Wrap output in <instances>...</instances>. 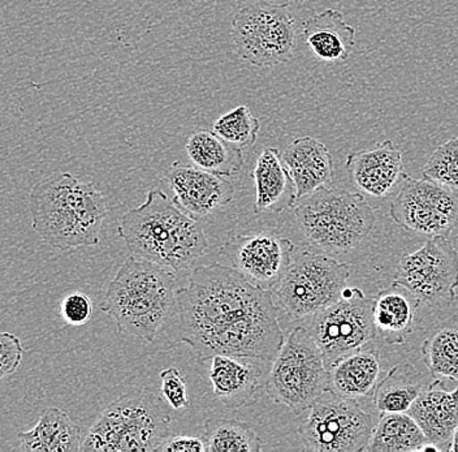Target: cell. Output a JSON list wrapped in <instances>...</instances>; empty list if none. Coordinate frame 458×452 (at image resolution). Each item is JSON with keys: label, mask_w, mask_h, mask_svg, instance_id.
<instances>
[{"label": "cell", "mask_w": 458, "mask_h": 452, "mask_svg": "<svg viewBox=\"0 0 458 452\" xmlns=\"http://www.w3.org/2000/svg\"><path fill=\"white\" fill-rule=\"evenodd\" d=\"M165 326L172 345H188L199 362L229 354L272 364L285 342L271 291L220 263L191 271Z\"/></svg>", "instance_id": "obj_1"}, {"label": "cell", "mask_w": 458, "mask_h": 452, "mask_svg": "<svg viewBox=\"0 0 458 452\" xmlns=\"http://www.w3.org/2000/svg\"><path fill=\"white\" fill-rule=\"evenodd\" d=\"M29 211L31 227L43 242L65 253L99 244L108 209L94 184L56 173L31 188Z\"/></svg>", "instance_id": "obj_2"}, {"label": "cell", "mask_w": 458, "mask_h": 452, "mask_svg": "<svg viewBox=\"0 0 458 452\" xmlns=\"http://www.w3.org/2000/svg\"><path fill=\"white\" fill-rule=\"evenodd\" d=\"M117 233L131 256L174 273L188 270L208 253V242L199 219L159 190L148 192L141 206L123 214Z\"/></svg>", "instance_id": "obj_3"}, {"label": "cell", "mask_w": 458, "mask_h": 452, "mask_svg": "<svg viewBox=\"0 0 458 452\" xmlns=\"http://www.w3.org/2000/svg\"><path fill=\"white\" fill-rule=\"evenodd\" d=\"M174 274L157 263L128 257L108 285L99 309L114 320L119 333L154 343L176 304Z\"/></svg>", "instance_id": "obj_4"}, {"label": "cell", "mask_w": 458, "mask_h": 452, "mask_svg": "<svg viewBox=\"0 0 458 452\" xmlns=\"http://www.w3.org/2000/svg\"><path fill=\"white\" fill-rule=\"evenodd\" d=\"M171 422L156 395L129 391L99 414L82 439L81 451H157L171 437Z\"/></svg>", "instance_id": "obj_5"}, {"label": "cell", "mask_w": 458, "mask_h": 452, "mask_svg": "<svg viewBox=\"0 0 458 452\" xmlns=\"http://www.w3.org/2000/svg\"><path fill=\"white\" fill-rule=\"evenodd\" d=\"M294 213L306 239L327 254L353 251L377 222L363 194L331 185L300 199Z\"/></svg>", "instance_id": "obj_6"}, {"label": "cell", "mask_w": 458, "mask_h": 452, "mask_svg": "<svg viewBox=\"0 0 458 452\" xmlns=\"http://www.w3.org/2000/svg\"><path fill=\"white\" fill-rule=\"evenodd\" d=\"M328 368L308 328H294L272 362L265 383L268 397L300 416L328 393Z\"/></svg>", "instance_id": "obj_7"}, {"label": "cell", "mask_w": 458, "mask_h": 452, "mask_svg": "<svg viewBox=\"0 0 458 452\" xmlns=\"http://www.w3.org/2000/svg\"><path fill=\"white\" fill-rule=\"evenodd\" d=\"M349 276L346 263L302 251L293 256L274 294L291 319H308L342 299Z\"/></svg>", "instance_id": "obj_8"}, {"label": "cell", "mask_w": 458, "mask_h": 452, "mask_svg": "<svg viewBox=\"0 0 458 452\" xmlns=\"http://www.w3.org/2000/svg\"><path fill=\"white\" fill-rule=\"evenodd\" d=\"M231 31L240 58L256 67L284 64L296 48V24L288 4L250 3L233 16Z\"/></svg>", "instance_id": "obj_9"}, {"label": "cell", "mask_w": 458, "mask_h": 452, "mask_svg": "<svg viewBox=\"0 0 458 452\" xmlns=\"http://www.w3.org/2000/svg\"><path fill=\"white\" fill-rule=\"evenodd\" d=\"M375 422L356 399L335 397L318 400L299 433L306 450L315 452L366 451Z\"/></svg>", "instance_id": "obj_10"}, {"label": "cell", "mask_w": 458, "mask_h": 452, "mask_svg": "<svg viewBox=\"0 0 458 452\" xmlns=\"http://www.w3.org/2000/svg\"><path fill=\"white\" fill-rule=\"evenodd\" d=\"M372 305L374 297H369L360 288L346 287L339 302L314 314L308 328L319 345L327 368L377 337Z\"/></svg>", "instance_id": "obj_11"}, {"label": "cell", "mask_w": 458, "mask_h": 452, "mask_svg": "<svg viewBox=\"0 0 458 452\" xmlns=\"http://www.w3.org/2000/svg\"><path fill=\"white\" fill-rule=\"evenodd\" d=\"M394 282L428 307L452 304L458 288L456 248L446 237H429L422 248L401 256Z\"/></svg>", "instance_id": "obj_12"}, {"label": "cell", "mask_w": 458, "mask_h": 452, "mask_svg": "<svg viewBox=\"0 0 458 452\" xmlns=\"http://www.w3.org/2000/svg\"><path fill=\"white\" fill-rule=\"evenodd\" d=\"M403 187L389 209V217L411 233L446 237L458 227V191L423 176L403 174Z\"/></svg>", "instance_id": "obj_13"}, {"label": "cell", "mask_w": 458, "mask_h": 452, "mask_svg": "<svg viewBox=\"0 0 458 452\" xmlns=\"http://www.w3.org/2000/svg\"><path fill=\"white\" fill-rule=\"evenodd\" d=\"M220 256L258 287L275 291L293 260L294 244L277 234L237 235L223 245Z\"/></svg>", "instance_id": "obj_14"}, {"label": "cell", "mask_w": 458, "mask_h": 452, "mask_svg": "<svg viewBox=\"0 0 458 452\" xmlns=\"http://www.w3.org/2000/svg\"><path fill=\"white\" fill-rule=\"evenodd\" d=\"M165 182L174 192V204L196 219L215 213L234 199L231 182L194 165L174 162Z\"/></svg>", "instance_id": "obj_15"}, {"label": "cell", "mask_w": 458, "mask_h": 452, "mask_svg": "<svg viewBox=\"0 0 458 452\" xmlns=\"http://www.w3.org/2000/svg\"><path fill=\"white\" fill-rule=\"evenodd\" d=\"M408 414L422 429L428 443L439 451L451 450L458 426V386L449 390L443 380H435L417 397Z\"/></svg>", "instance_id": "obj_16"}, {"label": "cell", "mask_w": 458, "mask_h": 452, "mask_svg": "<svg viewBox=\"0 0 458 452\" xmlns=\"http://www.w3.org/2000/svg\"><path fill=\"white\" fill-rule=\"evenodd\" d=\"M346 168L354 184L372 197H386L403 176V154L392 140L349 154Z\"/></svg>", "instance_id": "obj_17"}, {"label": "cell", "mask_w": 458, "mask_h": 452, "mask_svg": "<svg viewBox=\"0 0 458 452\" xmlns=\"http://www.w3.org/2000/svg\"><path fill=\"white\" fill-rule=\"evenodd\" d=\"M250 357L217 354L211 359L210 376L215 397L227 408L250 405L256 399L263 374Z\"/></svg>", "instance_id": "obj_18"}, {"label": "cell", "mask_w": 458, "mask_h": 452, "mask_svg": "<svg viewBox=\"0 0 458 452\" xmlns=\"http://www.w3.org/2000/svg\"><path fill=\"white\" fill-rule=\"evenodd\" d=\"M294 185L297 199L332 184L334 158L328 146L310 136L293 140L282 154Z\"/></svg>", "instance_id": "obj_19"}, {"label": "cell", "mask_w": 458, "mask_h": 452, "mask_svg": "<svg viewBox=\"0 0 458 452\" xmlns=\"http://www.w3.org/2000/svg\"><path fill=\"white\" fill-rule=\"evenodd\" d=\"M251 177L256 183V213L279 214L294 208L299 201L296 185L279 149L266 148L262 151Z\"/></svg>", "instance_id": "obj_20"}, {"label": "cell", "mask_w": 458, "mask_h": 452, "mask_svg": "<svg viewBox=\"0 0 458 452\" xmlns=\"http://www.w3.org/2000/svg\"><path fill=\"white\" fill-rule=\"evenodd\" d=\"M420 304L422 303L408 288L396 282L377 292L372 305L377 337L389 345H403L413 331Z\"/></svg>", "instance_id": "obj_21"}, {"label": "cell", "mask_w": 458, "mask_h": 452, "mask_svg": "<svg viewBox=\"0 0 458 452\" xmlns=\"http://www.w3.org/2000/svg\"><path fill=\"white\" fill-rule=\"evenodd\" d=\"M302 34L315 58L332 64H345L356 46V30L336 10H326L306 20Z\"/></svg>", "instance_id": "obj_22"}, {"label": "cell", "mask_w": 458, "mask_h": 452, "mask_svg": "<svg viewBox=\"0 0 458 452\" xmlns=\"http://www.w3.org/2000/svg\"><path fill=\"white\" fill-rule=\"evenodd\" d=\"M328 393L345 399L374 394L379 382V352L362 347L340 357L328 368Z\"/></svg>", "instance_id": "obj_23"}, {"label": "cell", "mask_w": 458, "mask_h": 452, "mask_svg": "<svg viewBox=\"0 0 458 452\" xmlns=\"http://www.w3.org/2000/svg\"><path fill=\"white\" fill-rule=\"evenodd\" d=\"M20 450L33 452L81 451L82 431L63 409L42 412L33 429L19 433Z\"/></svg>", "instance_id": "obj_24"}, {"label": "cell", "mask_w": 458, "mask_h": 452, "mask_svg": "<svg viewBox=\"0 0 458 452\" xmlns=\"http://www.w3.org/2000/svg\"><path fill=\"white\" fill-rule=\"evenodd\" d=\"M185 150L194 166L215 175H236L243 167L242 149L214 131L194 132L186 142Z\"/></svg>", "instance_id": "obj_25"}, {"label": "cell", "mask_w": 458, "mask_h": 452, "mask_svg": "<svg viewBox=\"0 0 458 452\" xmlns=\"http://www.w3.org/2000/svg\"><path fill=\"white\" fill-rule=\"evenodd\" d=\"M423 390L420 371L408 360H403L377 382L374 391L375 408L380 414H408Z\"/></svg>", "instance_id": "obj_26"}, {"label": "cell", "mask_w": 458, "mask_h": 452, "mask_svg": "<svg viewBox=\"0 0 458 452\" xmlns=\"http://www.w3.org/2000/svg\"><path fill=\"white\" fill-rule=\"evenodd\" d=\"M428 440L409 414H386L375 423L369 452L423 451Z\"/></svg>", "instance_id": "obj_27"}, {"label": "cell", "mask_w": 458, "mask_h": 452, "mask_svg": "<svg viewBox=\"0 0 458 452\" xmlns=\"http://www.w3.org/2000/svg\"><path fill=\"white\" fill-rule=\"evenodd\" d=\"M422 356L435 380L458 382V316L434 326L423 342Z\"/></svg>", "instance_id": "obj_28"}, {"label": "cell", "mask_w": 458, "mask_h": 452, "mask_svg": "<svg viewBox=\"0 0 458 452\" xmlns=\"http://www.w3.org/2000/svg\"><path fill=\"white\" fill-rule=\"evenodd\" d=\"M203 439L210 452H259L263 440L248 422L215 417L205 423Z\"/></svg>", "instance_id": "obj_29"}, {"label": "cell", "mask_w": 458, "mask_h": 452, "mask_svg": "<svg viewBox=\"0 0 458 452\" xmlns=\"http://www.w3.org/2000/svg\"><path fill=\"white\" fill-rule=\"evenodd\" d=\"M259 130V120L246 106H237L234 110L220 116L213 125L215 133L242 149L256 144Z\"/></svg>", "instance_id": "obj_30"}, {"label": "cell", "mask_w": 458, "mask_h": 452, "mask_svg": "<svg viewBox=\"0 0 458 452\" xmlns=\"http://www.w3.org/2000/svg\"><path fill=\"white\" fill-rule=\"evenodd\" d=\"M423 176L458 191V137L435 149L423 167Z\"/></svg>", "instance_id": "obj_31"}, {"label": "cell", "mask_w": 458, "mask_h": 452, "mask_svg": "<svg viewBox=\"0 0 458 452\" xmlns=\"http://www.w3.org/2000/svg\"><path fill=\"white\" fill-rule=\"evenodd\" d=\"M60 316L68 325L84 326L93 316V303L82 292H71L60 303Z\"/></svg>", "instance_id": "obj_32"}, {"label": "cell", "mask_w": 458, "mask_h": 452, "mask_svg": "<svg viewBox=\"0 0 458 452\" xmlns=\"http://www.w3.org/2000/svg\"><path fill=\"white\" fill-rule=\"evenodd\" d=\"M160 380H162L163 397L171 408L180 411V409L189 407L191 400H189L188 388H186L185 380L179 369L174 368V366L165 369L160 373Z\"/></svg>", "instance_id": "obj_33"}, {"label": "cell", "mask_w": 458, "mask_h": 452, "mask_svg": "<svg viewBox=\"0 0 458 452\" xmlns=\"http://www.w3.org/2000/svg\"><path fill=\"white\" fill-rule=\"evenodd\" d=\"M21 340L14 334L3 333L0 336V377L3 380L17 371L22 362Z\"/></svg>", "instance_id": "obj_34"}, {"label": "cell", "mask_w": 458, "mask_h": 452, "mask_svg": "<svg viewBox=\"0 0 458 452\" xmlns=\"http://www.w3.org/2000/svg\"><path fill=\"white\" fill-rule=\"evenodd\" d=\"M160 452H203L206 450V443L203 437L174 436L168 438L162 446Z\"/></svg>", "instance_id": "obj_35"}, {"label": "cell", "mask_w": 458, "mask_h": 452, "mask_svg": "<svg viewBox=\"0 0 458 452\" xmlns=\"http://www.w3.org/2000/svg\"><path fill=\"white\" fill-rule=\"evenodd\" d=\"M452 452H458V426L456 431H454V439H452L451 450Z\"/></svg>", "instance_id": "obj_36"}]
</instances>
